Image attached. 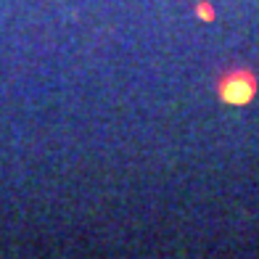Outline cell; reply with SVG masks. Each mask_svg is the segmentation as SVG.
<instances>
[{"mask_svg": "<svg viewBox=\"0 0 259 259\" xmlns=\"http://www.w3.org/2000/svg\"><path fill=\"white\" fill-rule=\"evenodd\" d=\"M193 11H196V16L201 21H214V16H217V11H214V6H211L209 0H198Z\"/></svg>", "mask_w": 259, "mask_h": 259, "instance_id": "7a4b0ae2", "label": "cell"}, {"mask_svg": "<svg viewBox=\"0 0 259 259\" xmlns=\"http://www.w3.org/2000/svg\"><path fill=\"white\" fill-rule=\"evenodd\" d=\"M259 90V82H256V74L251 69H230L225 72L220 79H217V96L222 103L228 106H246L251 103V98L256 96Z\"/></svg>", "mask_w": 259, "mask_h": 259, "instance_id": "6da1fadb", "label": "cell"}]
</instances>
